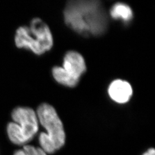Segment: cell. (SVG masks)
Instances as JSON below:
<instances>
[{
    "mask_svg": "<svg viewBox=\"0 0 155 155\" xmlns=\"http://www.w3.org/2000/svg\"><path fill=\"white\" fill-rule=\"evenodd\" d=\"M67 25L84 36L105 33L108 25L105 11L99 1H70L64 11Z\"/></svg>",
    "mask_w": 155,
    "mask_h": 155,
    "instance_id": "6da1fadb",
    "label": "cell"
},
{
    "mask_svg": "<svg viewBox=\"0 0 155 155\" xmlns=\"http://www.w3.org/2000/svg\"><path fill=\"white\" fill-rule=\"evenodd\" d=\"M14 40L18 48L29 50L37 55L50 51L53 45L50 28L39 18L32 19L29 26L17 28Z\"/></svg>",
    "mask_w": 155,
    "mask_h": 155,
    "instance_id": "7a4b0ae2",
    "label": "cell"
},
{
    "mask_svg": "<svg viewBox=\"0 0 155 155\" xmlns=\"http://www.w3.org/2000/svg\"><path fill=\"white\" fill-rule=\"evenodd\" d=\"M36 114L38 121L47 130V133L43 132L39 136L41 148L46 153H54L65 143L66 135L63 124L55 109L48 104L39 106Z\"/></svg>",
    "mask_w": 155,
    "mask_h": 155,
    "instance_id": "3957f363",
    "label": "cell"
},
{
    "mask_svg": "<svg viewBox=\"0 0 155 155\" xmlns=\"http://www.w3.org/2000/svg\"><path fill=\"white\" fill-rule=\"evenodd\" d=\"M11 118L12 121L6 127L10 141L18 145L31 141L39 130L36 113L31 107L18 106L12 111Z\"/></svg>",
    "mask_w": 155,
    "mask_h": 155,
    "instance_id": "277c9868",
    "label": "cell"
},
{
    "mask_svg": "<svg viewBox=\"0 0 155 155\" xmlns=\"http://www.w3.org/2000/svg\"><path fill=\"white\" fill-rule=\"evenodd\" d=\"M86 70L83 56L76 51H71L64 56L63 67H55L52 75L56 81L67 87L77 85L80 78Z\"/></svg>",
    "mask_w": 155,
    "mask_h": 155,
    "instance_id": "5b68a950",
    "label": "cell"
},
{
    "mask_svg": "<svg viewBox=\"0 0 155 155\" xmlns=\"http://www.w3.org/2000/svg\"><path fill=\"white\" fill-rule=\"evenodd\" d=\"M108 93L113 101L118 104H125L130 99L133 94V89L127 81L117 79L111 83Z\"/></svg>",
    "mask_w": 155,
    "mask_h": 155,
    "instance_id": "8992f818",
    "label": "cell"
},
{
    "mask_svg": "<svg viewBox=\"0 0 155 155\" xmlns=\"http://www.w3.org/2000/svg\"><path fill=\"white\" fill-rule=\"evenodd\" d=\"M110 15L113 18L120 20L125 23L130 22L133 18V12L129 6L124 3H117L111 8Z\"/></svg>",
    "mask_w": 155,
    "mask_h": 155,
    "instance_id": "52a82bcc",
    "label": "cell"
},
{
    "mask_svg": "<svg viewBox=\"0 0 155 155\" xmlns=\"http://www.w3.org/2000/svg\"><path fill=\"white\" fill-rule=\"evenodd\" d=\"M13 155H47L40 148H36L32 145H25L23 148L15 151Z\"/></svg>",
    "mask_w": 155,
    "mask_h": 155,
    "instance_id": "ba28073f",
    "label": "cell"
},
{
    "mask_svg": "<svg viewBox=\"0 0 155 155\" xmlns=\"http://www.w3.org/2000/svg\"><path fill=\"white\" fill-rule=\"evenodd\" d=\"M155 150L153 148H150L143 155H155Z\"/></svg>",
    "mask_w": 155,
    "mask_h": 155,
    "instance_id": "9c48e42d",
    "label": "cell"
}]
</instances>
